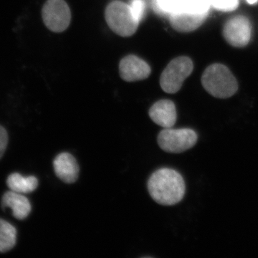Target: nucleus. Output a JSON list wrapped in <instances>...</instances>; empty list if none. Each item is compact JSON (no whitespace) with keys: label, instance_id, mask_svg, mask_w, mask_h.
Masks as SVG:
<instances>
[{"label":"nucleus","instance_id":"f257e3e1","mask_svg":"<svg viewBox=\"0 0 258 258\" xmlns=\"http://www.w3.org/2000/svg\"><path fill=\"white\" fill-rule=\"evenodd\" d=\"M147 186L153 200L164 206L180 203L184 198L186 189L182 176L169 168H161L153 173Z\"/></svg>","mask_w":258,"mask_h":258},{"label":"nucleus","instance_id":"f03ea898","mask_svg":"<svg viewBox=\"0 0 258 258\" xmlns=\"http://www.w3.org/2000/svg\"><path fill=\"white\" fill-rule=\"evenodd\" d=\"M202 84L207 92L215 98H230L238 90V83L230 70L220 63L209 66L202 76Z\"/></svg>","mask_w":258,"mask_h":258},{"label":"nucleus","instance_id":"7ed1b4c3","mask_svg":"<svg viewBox=\"0 0 258 258\" xmlns=\"http://www.w3.org/2000/svg\"><path fill=\"white\" fill-rule=\"evenodd\" d=\"M105 18L108 27L121 37L132 36L138 29L139 23L130 5L123 2H111L105 10Z\"/></svg>","mask_w":258,"mask_h":258},{"label":"nucleus","instance_id":"20e7f679","mask_svg":"<svg viewBox=\"0 0 258 258\" xmlns=\"http://www.w3.org/2000/svg\"><path fill=\"white\" fill-rule=\"evenodd\" d=\"M193 69V62L189 57L180 56L173 59L161 75L160 86L163 91L170 94L177 93Z\"/></svg>","mask_w":258,"mask_h":258},{"label":"nucleus","instance_id":"39448f33","mask_svg":"<svg viewBox=\"0 0 258 258\" xmlns=\"http://www.w3.org/2000/svg\"><path fill=\"white\" fill-rule=\"evenodd\" d=\"M198 139V134L192 129L168 128L161 131L157 142L164 152L179 154L195 147Z\"/></svg>","mask_w":258,"mask_h":258},{"label":"nucleus","instance_id":"423d86ee","mask_svg":"<svg viewBox=\"0 0 258 258\" xmlns=\"http://www.w3.org/2000/svg\"><path fill=\"white\" fill-rule=\"evenodd\" d=\"M45 26L54 32L64 31L71 21V12L64 0H47L42 10Z\"/></svg>","mask_w":258,"mask_h":258},{"label":"nucleus","instance_id":"0eeeda50","mask_svg":"<svg viewBox=\"0 0 258 258\" xmlns=\"http://www.w3.org/2000/svg\"><path fill=\"white\" fill-rule=\"evenodd\" d=\"M223 36L232 46L243 47L248 45L252 37V25L243 15L229 19L223 28Z\"/></svg>","mask_w":258,"mask_h":258},{"label":"nucleus","instance_id":"6e6552de","mask_svg":"<svg viewBox=\"0 0 258 258\" xmlns=\"http://www.w3.org/2000/svg\"><path fill=\"white\" fill-rule=\"evenodd\" d=\"M152 70L149 64L134 55L125 56L119 63L120 78L126 82H135L148 79Z\"/></svg>","mask_w":258,"mask_h":258},{"label":"nucleus","instance_id":"1a4fd4ad","mask_svg":"<svg viewBox=\"0 0 258 258\" xmlns=\"http://www.w3.org/2000/svg\"><path fill=\"white\" fill-rule=\"evenodd\" d=\"M208 13H196L178 10L171 13V27L179 32H190L200 28L208 18Z\"/></svg>","mask_w":258,"mask_h":258},{"label":"nucleus","instance_id":"9d476101","mask_svg":"<svg viewBox=\"0 0 258 258\" xmlns=\"http://www.w3.org/2000/svg\"><path fill=\"white\" fill-rule=\"evenodd\" d=\"M151 119L164 128H172L177 118L176 106L170 100L156 102L149 111Z\"/></svg>","mask_w":258,"mask_h":258},{"label":"nucleus","instance_id":"9b49d317","mask_svg":"<svg viewBox=\"0 0 258 258\" xmlns=\"http://www.w3.org/2000/svg\"><path fill=\"white\" fill-rule=\"evenodd\" d=\"M56 176L64 183L72 184L77 181L80 168L72 154L64 152L58 154L53 161Z\"/></svg>","mask_w":258,"mask_h":258},{"label":"nucleus","instance_id":"f8f14e48","mask_svg":"<svg viewBox=\"0 0 258 258\" xmlns=\"http://www.w3.org/2000/svg\"><path fill=\"white\" fill-rule=\"evenodd\" d=\"M3 208H9L13 211V216L18 220H24L31 212V205L23 194L9 191L3 195L2 200Z\"/></svg>","mask_w":258,"mask_h":258},{"label":"nucleus","instance_id":"ddd939ff","mask_svg":"<svg viewBox=\"0 0 258 258\" xmlns=\"http://www.w3.org/2000/svg\"><path fill=\"white\" fill-rule=\"evenodd\" d=\"M7 184L10 191L23 195L35 191L38 186V180L35 176H23L14 173L8 176Z\"/></svg>","mask_w":258,"mask_h":258},{"label":"nucleus","instance_id":"4468645a","mask_svg":"<svg viewBox=\"0 0 258 258\" xmlns=\"http://www.w3.org/2000/svg\"><path fill=\"white\" fill-rule=\"evenodd\" d=\"M17 230L9 222L0 219V252H7L15 247Z\"/></svg>","mask_w":258,"mask_h":258},{"label":"nucleus","instance_id":"2eb2a0df","mask_svg":"<svg viewBox=\"0 0 258 258\" xmlns=\"http://www.w3.org/2000/svg\"><path fill=\"white\" fill-rule=\"evenodd\" d=\"M214 8L222 12H232L238 8L239 0H210Z\"/></svg>","mask_w":258,"mask_h":258},{"label":"nucleus","instance_id":"dca6fc26","mask_svg":"<svg viewBox=\"0 0 258 258\" xmlns=\"http://www.w3.org/2000/svg\"><path fill=\"white\" fill-rule=\"evenodd\" d=\"M181 1L182 0H158V3L163 10L172 13L180 9Z\"/></svg>","mask_w":258,"mask_h":258},{"label":"nucleus","instance_id":"f3484780","mask_svg":"<svg viewBox=\"0 0 258 258\" xmlns=\"http://www.w3.org/2000/svg\"><path fill=\"white\" fill-rule=\"evenodd\" d=\"M130 5L132 12L139 22L143 19L145 11V3L144 0H132Z\"/></svg>","mask_w":258,"mask_h":258},{"label":"nucleus","instance_id":"a211bd4d","mask_svg":"<svg viewBox=\"0 0 258 258\" xmlns=\"http://www.w3.org/2000/svg\"><path fill=\"white\" fill-rule=\"evenodd\" d=\"M8 144V134L7 131L0 125V159L4 155Z\"/></svg>","mask_w":258,"mask_h":258},{"label":"nucleus","instance_id":"6ab92c4d","mask_svg":"<svg viewBox=\"0 0 258 258\" xmlns=\"http://www.w3.org/2000/svg\"><path fill=\"white\" fill-rule=\"evenodd\" d=\"M247 2L249 5H254L257 3L258 0H247Z\"/></svg>","mask_w":258,"mask_h":258}]
</instances>
